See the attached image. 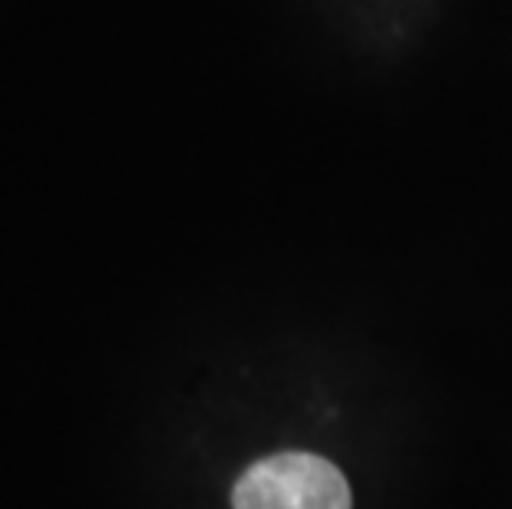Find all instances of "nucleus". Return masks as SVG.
I'll list each match as a JSON object with an SVG mask.
<instances>
[{"instance_id": "f257e3e1", "label": "nucleus", "mask_w": 512, "mask_h": 509, "mask_svg": "<svg viewBox=\"0 0 512 509\" xmlns=\"http://www.w3.org/2000/svg\"><path fill=\"white\" fill-rule=\"evenodd\" d=\"M235 509H351L344 473L314 453H275L242 473Z\"/></svg>"}]
</instances>
